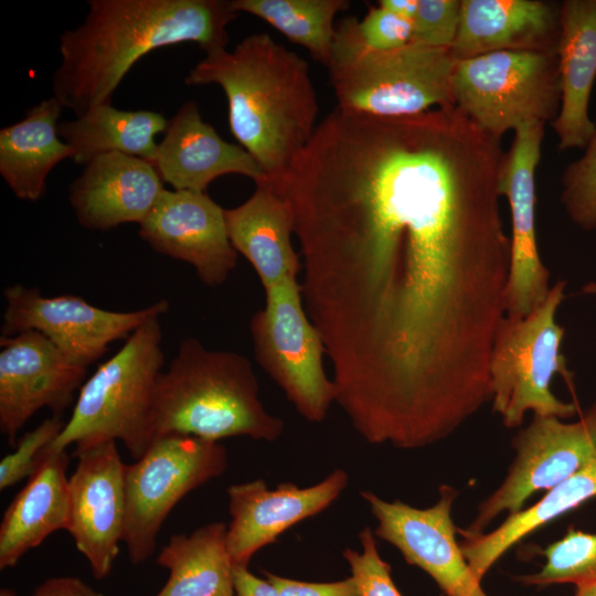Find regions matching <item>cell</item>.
<instances>
[{
    "label": "cell",
    "mask_w": 596,
    "mask_h": 596,
    "mask_svg": "<svg viewBox=\"0 0 596 596\" xmlns=\"http://www.w3.org/2000/svg\"><path fill=\"white\" fill-rule=\"evenodd\" d=\"M573 596H596V581L576 586V592Z\"/></svg>",
    "instance_id": "cell-40"
},
{
    "label": "cell",
    "mask_w": 596,
    "mask_h": 596,
    "mask_svg": "<svg viewBox=\"0 0 596 596\" xmlns=\"http://www.w3.org/2000/svg\"><path fill=\"white\" fill-rule=\"evenodd\" d=\"M358 25L365 44L374 50H394L412 42L413 22L380 6L371 7Z\"/></svg>",
    "instance_id": "cell-35"
},
{
    "label": "cell",
    "mask_w": 596,
    "mask_h": 596,
    "mask_svg": "<svg viewBox=\"0 0 596 596\" xmlns=\"http://www.w3.org/2000/svg\"><path fill=\"white\" fill-rule=\"evenodd\" d=\"M152 164L173 190L205 192L213 180L225 174H241L255 183L267 180L242 146L225 141L203 120L193 100L185 102L168 121Z\"/></svg>",
    "instance_id": "cell-20"
},
{
    "label": "cell",
    "mask_w": 596,
    "mask_h": 596,
    "mask_svg": "<svg viewBox=\"0 0 596 596\" xmlns=\"http://www.w3.org/2000/svg\"><path fill=\"white\" fill-rule=\"evenodd\" d=\"M237 12H246L270 24L290 42L308 50L328 66L336 35L334 19L351 6L348 0H232Z\"/></svg>",
    "instance_id": "cell-29"
},
{
    "label": "cell",
    "mask_w": 596,
    "mask_h": 596,
    "mask_svg": "<svg viewBox=\"0 0 596 596\" xmlns=\"http://www.w3.org/2000/svg\"><path fill=\"white\" fill-rule=\"evenodd\" d=\"M565 286L558 280L528 315H505L498 328L489 363L490 401L509 428L519 427L529 411L560 419L578 412L576 403L558 400L550 389L555 374L572 381L560 350L565 330L555 320Z\"/></svg>",
    "instance_id": "cell-7"
},
{
    "label": "cell",
    "mask_w": 596,
    "mask_h": 596,
    "mask_svg": "<svg viewBox=\"0 0 596 596\" xmlns=\"http://www.w3.org/2000/svg\"><path fill=\"white\" fill-rule=\"evenodd\" d=\"M64 426L60 416H52L25 433L15 444V449L0 462V489L12 487L30 477Z\"/></svg>",
    "instance_id": "cell-32"
},
{
    "label": "cell",
    "mask_w": 596,
    "mask_h": 596,
    "mask_svg": "<svg viewBox=\"0 0 596 596\" xmlns=\"http://www.w3.org/2000/svg\"><path fill=\"white\" fill-rule=\"evenodd\" d=\"M512 445L515 459L505 479L479 504L470 524L458 529L462 539L485 533L502 512L512 514L522 510L534 493L552 489L596 457V403L574 423L534 415Z\"/></svg>",
    "instance_id": "cell-11"
},
{
    "label": "cell",
    "mask_w": 596,
    "mask_h": 596,
    "mask_svg": "<svg viewBox=\"0 0 596 596\" xmlns=\"http://www.w3.org/2000/svg\"><path fill=\"white\" fill-rule=\"evenodd\" d=\"M349 481L342 469L317 485L299 488L292 482L268 490L263 479L232 485L227 489L231 522L226 546L233 564L247 566L254 554L296 523L327 509Z\"/></svg>",
    "instance_id": "cell-18"
},
{
    "label": "cell",
    "mask_w": 596,
    "mask_h": 596,
    "mask_svg": "<svg viewBox=\"0 0 596 596\" xmlns=\"http://www.w3.org/2000/svg\"><path fill=\"white\" fill-rule=\"evenodd\" d=\"M155 166L138 157L109 152L94 158L70 187L78 223L108 231L124 223H142L164 189Z\"/></svg>",
    "instance_id": "cell-19"
},
{
    "label": "cell",
    "mask_w": 596,
    "mask_h": 596,
    "mask_svg": "<svg viewBox=\"0 0 596 596\" xmlns=\"http://www.w3.org/2000/svg\"><path fill=\"white\" fill-rule=\"evenodd\" d=\"M596 498V457L579 471L547 490L535 504L508 514L490 532L462 539V554L481 582L489 570L525 536Z\"/></svg>",
    "instance_id": "cell-26"
},
{
    "label": "cell",
    "mask_w": 596,
    "mask_h": 596,
    "mask_svg": "<svg viewBox=\"0 0 596 596\" xmlns=\"http://www.w3.org/2000/svg\"><path fill=\"white\" fill-rule=\"evenodd\" d=\"M156 316L138 327L123 347L85 380L70 419L49 448L78 451L120 440L139 459L153 440L152 409L164 355Z\"/></svg>",
    "instance_id": "cell-6"
},
{
    "label": "cell",
    "mask_w": 596,
    "mask_h": 596,
    "mask_svg": "<svg viewBox=\"0 0 596 596\" xmlns=\"http://www.w3.org/2000/svg\"><path fill=\"white\" fill-rule=\"evenodd\" d=\"M504 155L454 105L403 117L336 107L274 182L342 395L425 412L488 390L511 262Z\"/></svg>",
    "instance_id": "cell-1"
},
{
    "label": "cell",
    "mask_w": 596,
    "mask_h": 596,
    "mask_svg": "<svg viewBox=\"0 0 596 596\" xmlns=\"http://www.w3.org/2000/svg\"><path fill=\"white\" fill-rule=\"evenodd\" d=\"M86 380V368L71 361L42 333L28 330L0 338V430L11 445L41 408L61 416Z\"/></svg>",
    "instance_id": "cell-14"
},
{
    "label": "cell",
    "mask_w": 596,
    "mask_h": 596,
    "mask_svg": "<svg viewBox=\"0 0 596 596\" xmlns=\"http://www.w3.org/2000/svg\"><path fill=\"white\" fill-rule=\"evenodd\" d=\"M226 530L223 522H212L190 534L172 535L156 560L169 570L157 596H235Z\"/></svg>",
    "instance_id": "cell-28"
},
{
    "label": "cell",
    "mask_w": 596,
    "mask_h": 596,
    "mask_svg": "<svg viewBox=\"0 0 596 596\" xmlns=\"http://www.w3.org/2000/svg\"><path fill=\"white\" fill-rule=\"evenodd\" d=\"M226 468L222 444L180 434L156 437L136 462L127 465L123 542L134 565L153 554L161 525L174 505Z\"/></svg>",
    "instance_id": "cell-9"
},
{
    "label": "cell",
    "mask_w": 596,
    "mask_h": 596,
    "mask_svg": "<svg viewBox=\"0 0 596 596\" xmlns=\"http://www.w3.org/2000/svg\"><path fill=\"white\" fill-rule=\"evenodd\" d=\"M256 184L241 205L225 210L232 246L254 267L264 290L298 279L300 255L291 242L294 214L288 201L269 181Z\"/></svg>",
    "instance_id": "cell-23"
},
{
    "label": "cell",
    "mask_w": 596,
    "mask_h": 596,
    "mask_svg": "<svg viewBox=\"0 0 596 596\" xmlns=\"http://www.w3.org/2000/svg\"><path fill=\"white\" fill-rule=\"evenodd\" d=\"M139 235L157 253L192 265L211 287L222 285L237 263L225 209L205 192L164 190L139 224Z\"/></svg>",
    "instance_id": "cell-17"
},
{
    "label": "cell",
    "mask_w": 596,
    "mask_h": 596,
    "mask_svg": "<svg viewBox=\"0 0 596 596\" xmlns=\"http://www.w3.org/2000/svg\"><path fill=\"white\" fill-rule=\"evenodd\" d=\"M545 558L541 570L517 576L529 586L574 584L579 586L596 581V533L568 528L557 541L541 551Z\"/></svg>",
    "instance_id": "cell-30"
},
{
    "label": "cell",
    "mask_w": 596,
    "mask_h": 596,
    "mask_svg": "<svg viewBox=\"0 0 596 596\" xmlns=\"http://www.w3.org/2000/svg\"><path fill=\"white\" fill-rule=\"evenodd\" d=\"M1 596H14V593L10 589H2Z\"/></svg>",
    "instance_id": "cell-41"
},
{
    "label": "cell",
    "mask_w": 596,
    "mask_h": 596,
    "mask_svg": "<svg viewBox=\"0 0 596 596\" xmlns=\"http://www.w3.org/2000/svg\"><path fill=\"white\" fill-rule=\"evenodd\" d=\"M266 302L249 323L257 363L308 422H322L336 389L326 375L323 342L302 302L298 279L265 290Z\"/></svg>",
    "instance_id": "cell-10"
},
{
    "label": "cell",
    "mask_w": 596,
    "mask_h": 596,
    "mask_svg": "<svg viewBox=\"0 0 596 596\" xmlns=\"http://www.w3.org/2000/svg\"><path fill=\"white\" fill-rule=\"evenodd\" d=\"M3 296L1 336L38 331L84 368L99 359L111 342L127 339L143 322L169 309L168 301L161 299L135 311H111L78 296L46 297L35 287L19 284L7 287Z\"/></svg>",
    "instance_id": "cell-12"
},
{
    "label": "cell",
    "mask_w": 596,
    "mask_h": 596,
    "mask_svg": "<svg viewBox=\"0 0 596 596\" xmlns=\"http://www.w3.org/2000/svg\"><path fill=\"white\" fill-rule=\"evenodd\" d=\"M451 91L454 105L498 138L525 124L552 123L561 105L556 52L499 51L456 60Z\"/></svg>",
    "instance_id": "cell-8"
},
{
    "label": "cell",
    "mask_w": 596,
    "mask_h": 596,
    "mask_svg": "<svg viewBox=\"0 0 596 596\" xmlns=\"http://www.w3.org/2000/svg\"><path fill=\"white\" fill-rule=\"evenodd\" d=\"M31 596H104L76 577H53L42 583Z\"/></svg>",
    "instance_id": "cell-37"
},
{
    "label": "cell",
    "mask_w": 596,
    "mask_h": 596,
    "mask_svg": "<svg viewBox=\"0 0 596 596\" xmlns=\"http://www.w3.org/2000/svg\"><path fill=\"white\" fill-rule=\"evenodd\" d=\"M377 6L395 15L413 21L418 0H380Z\"/></svg>",
    "instance_id": "cell-39"
},
{
    "label": "cell",
    "mask_w": 596,
    "mask_h": 596,
    "mask_svg": "<svg viewBox=\"0 0 596 596\" xmlns=\"http://www.w3.org/2000/svg\"><path fill=\"white\" fill-rule=\"evenodd\" d=\"M258 391L247 358L185 338L157 382L153 439L180 434L213 441L233 436L275 441L284 422L265 409Z\"/></svg>",
    "instance_id": "cell-4"
},
{
    "label": "cell",
    "mask_w": 596,
    "mask_h": 596,
    "mask_svg": "<svg viewBox=\"0 0 596 596\" xmlns=\"http://www.w3.org/2000/svg\"><path fill=\"white\" fill-rule=\"evenodd\" d=\"M561 202L577 226L596 230V124L583 156L564 170Z\"/></svg>",
    "instance_id": "cell-31"
},
{
    "label": "cell",
    "mask_w": 596,
    "mask_h": 596,
    "mask_svg": "<svg viewBox=\"0 0 596 596\" xmlns=\"http://www.w3.org/2000/svg\"><path fill=\"white\" fill-rule=\"evenodd\" d=\"M360 494L377 521L374 535L394 545L409 565L426 572L443 596H488L456 540L451 508L457 490L441 485L439 499L426 509L385 501L369 490Z\"/></svg>",
    "instance_id": "cell-13"
},
{
    "label": "cell",
    "mask_w": 596,
    "mask_h": 596,
    "mask_svg": "<svg viewBox=\"0 0 596 596\" xmlns=\"http://www.w3.org/2000/svg\"><path fill=\"white\" fill-rule=\"evenodd\" d=\"M544 126L525 124L514 130L499 178V192L508 200L512 226L505 315L517 317L528 315L550 291V273L540 257L535 231V170Z\"/></svg>",
    "instance_id": "cell-16"
},
{
    "label": "cell",
    "mask_w": 596,
    "mask_h": 596,
    "mask_svg": "<svg viewBox=\"0 0 596 596\" xmlns=\"http://www.w3.org/2000/svg\"><path fill=\"white\" fill-rule=\"evenodd\" d=\"M560 9L541 0H461L450 51L456 60L499 51L556 52Z\"/></svg>",
    "instance_id": "cell-21"
},
{
    "label": "cell",
    "mask_w": 596,
    "mask_h": 596,
    "mask_svg": "<svg viewBox=\"0 0 596 596\" xmlns=\"http://www.w3.org/2000/svg\"><path fill=\"white\" fill-rule=\"evenodd\" d=\"M362 552L343 551L360 596H403L391 576V566L379 554L373 531L365 526L359 534Z\"/></svg>",
    "instance_id": "cell-33"
},
{
    "label": "cell",
    "mask_w": 596,
    "mask_h": 596,
    "mask_svg": "<svg viewBox=\"0 0 596 596\" xmlns=\"http://www.w3.org/2000/svg\"><path fill=\"white\" fill-rule=\"evenodd\" d=\"M561 105L551 123L562 150L585 148L595 130L588 104L596 78V0H566L556 46Z\"/></svg>",
    "instance_id": "cell-22"
},
{
    "label": "cell",
    "mask_w": 596,
    "mask_h": 596,
    "mask_svg": "<svg viewBox=\"0 0 596 596\" xmlns=\"http://www.w3.org/2000/svg\"><path fill=\"white\" fill-rule=\"evenodd\" d=\"M347 17L336 25L327 66L338 100L352 114L403 117L454 105L451 78L456 58L448 49L411 42L381 51L371 49Z\"/></svg>",
    "instance_id": "cell-5"
},
{
    "label": "cell",
    "mask_w": 596,
    "mask_h": 596,
    "mask_svg": "<svg viewBox=\"0 0 596 596\" xmlns=\"http://www.w3.org/2000/svg\"><path fill=\"white\" fill-rule=\"evenodd\" d=\"M63 108L52 96L28 109L23 119L0 130V174L21 200H40L49 173L73 155L58 135Z\"/></svg>",
    "instance_id": "cell-25"
},
{
    "label": "cell",
    "mask_w": 596,
    "mask_h": 596,
    "mask_svg": "<svg viewBox=\"0 0 596 596\" xmlns=\"http://www.w3.org/2000/svg\"><path fill=\"white\" fill-rule=\"evenodd\" d=\"M66 450L47 447L28 482L7 508L0 524V568L14 566L50 534L67 530L70 491Z\"/></svg>",
    "instance_id": "cell-24"
},
{
    "label": "cell",
    "mask_w": 596,
    "mask_h": 596,
    "mask_svg": "<svg viewBox=\"0 0 596 596\" xmlns=\"http://www.w3.org/2000/svg\"><path fill=\"white\" fill-rule=\"evenodd\" d=\"M168 121L153 110H123L111 103L99 105L74 120L58 124V135L72 149L71 159L86 166L94 158L120 152L153 162L158 150L155 138Z\"/></svg>",
    "instance_id": "cell-27"
},
{
    "label": "cell",
    "mask_w": 596,
    "mask_h": 596,
    "mask_svg": "<svg viewBox=\"0 0 596 596\" xmlns=\"http://www.w3.org/2000/svg\"><path fill=\"white\" fill-rule=\"evenodd\" d=\"M461 0H418L412 42L450 50L458 32Z\"/></svg>",
    "instance_id": "cell-34"
},
{
    "label": "cell",
    "mask_w": 596,
    "mask_h": 596,
    "mask_svg": "<svg viewBox=\"0 0 596 596\" xmlns=\"http://www.w3.org/2000/svg\"><path fill=\"white\" fill-rule=\"evenodd\" d=\"M84 22L60 35L53 96L81 117L109 104L134 64L149 52L194 42L225 49L238 12L228 0H89Z\"/></svg>",
    "instance_id": "cell-2"
},
{
    "label": "cell",
    "mask_w": 596,
    "mask_h": 596,
    "mask_svg": "<svg viewBox=\"0 0 596 596\" xmlns=\"http://www.w3.org/2000/svg\"><path fill=\"white\" fill-rule=\"evenodd\" d=\"M233 583L235 596H280L268 579L253 575L245 565H233Z\"/></svg>",
    "instance_id": "cell-38"
},
{
    "label": "cell",
    "mask_w": 596,
    "mask_h": 596,
    "mask_svg": "<svg viewBox=\"0 0 596 596\" xmlns=\"http://www.w3.org/2000/svg\"><path fill=\"white\" fill-rule=\"evenodd\" d=\"M264 573L280 596H360L352 576L331 583H310L280 577L269 572Z\"/></svg>",
    "instance_id": "cell-36"
},
{
    "label": "cell",
    "mask_w": 596,
    "mask_h": 596,
    "mask_svg": "<svg viewBox=\"0 0 596 596\" xmlns=\"http://www.w3.org/2000/svg\"><path fill=\"white\" fill-rule=\"evenodd\" d=\"M75 471L68 478L67 532L87 558L93 575L106 577L119 552L126 522V468L116 441L74 451Z\"/></svg>",
    "instance_id": "cell-15"
},
{
    "label": "cell",
    "mask_w": 596,
    "mask_h": 596,
    "mask_svg": "<svg viewBox=\"0 0 596 596\" xmlns=\"http://www.w3.org/2000/svg\"><path fill=\"white\" fill-rule=\"evenodd\" d=\"M184 83L222 87L231 132L272 182L285 174L318 126L308 63L267 33L246 36L233 51L207 52Z\"/></svg>",
    "instance_id": "cell-3"
}]
</instances>
